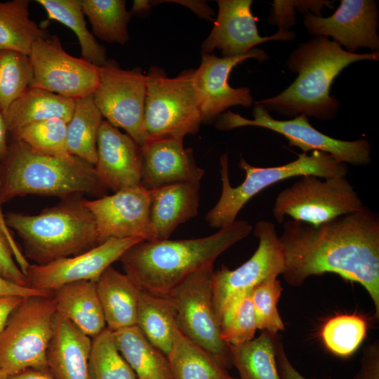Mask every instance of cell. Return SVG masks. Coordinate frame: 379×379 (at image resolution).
<instances>
[{"mask_svg": "<svg viewBox=\"0 0 379 379\" xmlns=\"http://www.w3.org/2000/svg\"><path fill=\"white\" fill-rule=\"evenodd\" d=\"M7 379H56L48 371L27 369L10 375Z\"/></svg>", "mask_w": 379, "mask_h": 379, "instance_id": "cell-47", "label": "cell"}, {"mask_svg": "<svg viewBox=\"0 0 379 379\" xmlns=\"http://www.w3.org/2000/svg\"><path fill=\"white\" fill-rule=\"evenodd\" d=\"M170 2H176L185 6L192 9L197 15L204 19L212 21L213 11L204 1H168Z\"/></svg>", "mask_w": 379, "mask_h": 379, "instance_id": "cell-46", "label": "cell"}, {"mask_svg": "<svg viewBox=\"0 0 379 379\" xmlns=\"http://www.w3.org/2000/svg\"><path fill=\"white\" fill-rule=\"evenodd\" d=\"M140 185L148 191L176 184L200 185L204 171L183 140H149L141 147Z\"/></svg>", "mask_w": 379, "mask_h": 379, "instance_id": "cell-20", "label": "cell"}, {"mask_svg": "<svg viewBox=\"0 0 379 379\" xmlns=\"http://www.w3.org/2000/svg\"><path fill=\"white\" fill-rule=\"evenodd\" d=\"M276 361L281 379H308L303 376L291 363L283 345L277 340Z\"/></svg>", "mask_w": 379, "mask_h": 379, "instance_id": "cell-44", "label": "cell"}, {"mask_svg": "<svg viewBox=\"0 0 379 379\" xmlns=\"http://www.w3.org/2000/svg\"><path fill=\"white\" fill-rule=\"evenodd\" d=\"M253 233L258 246L247 261L232 270L222 265L214 272L213 302L219 324L224 312L243 295L265 279L277 277L284 272V256L274 224L259 220Z\"/></svg>", "mask_w": 379, "mask_h": 379, "instance_id": "cell-13", "label": "cell"}, {"mask_svg": "<svg viewBox=\"0 0 379 379\" xmlns=\"http://www.w3.org/2000/svg\"><path fill=\"white\" fill-rule=\"evenodd\" d=\"M276 335L267 331L238 345H229L239 379H281L276 361Z\"/></svg>", "mask_w": 379, "mask_h": 379, "instance_id": "cell-32", "label": "cell"}, {"mask_svg": "<svg viewBox=\"0 0 379 379\" xmlns=\"http://www.w3.org/2000/svg\"><path fill=\"white\" fill-rule=\"evenodd\" d=\"M29 0L0 1V51L29 56L33 44L48 32L29 17Z\"/></svg>", "mask_w": 379, "mask_h": 379, "instance_id": "cell-29", "label": "cell"}, {"mask_svg": "<svg viewBox=\"0 0 379 379\" xmlns=\"http://www.w3.org/2000/svg\"><path fill=\"white\" fill-rule=\"evenodd\" d=\"M283 288L277 277H270L251 291L257 329L276 335L285 329L277 303Z\"/></svg>", "mask_w": 379, "mask_h": 379, "instance_id": "cell-40", "label": "cell"}, {"mask_svg": "<svg viewBox=\"0 0 379 379\" xmlns=\"http://www.w3.org/2000/svg\"><path fill=\"white\" fill-rule=\"evenodd\" d=\"M8 133L4 117L0 112V164L4 159L8 149Z\"/></svg>", "mask_w": 379, "mask_h": 379, "instance_id": "cell-48", "label": "cell"}, {"mask_svg": "<svg viewBox=\"0 0 379 379\" xmlns=\"http://www.w3.org/2000/svg\"><path fill=\"white\" fill-rule=\"evenodd\" d=\"M56 314L52 293L24 298L0 335V370L5 375L27 369L48 371L46 352Z\"/></svg>", "mask_w": 379, "mask_h": 379, "instance_id": "cell-8", "label": "cell"}, {"mask_svg": "<svg viewBox=\"0 0 379 379\" xmlns=\"http://www.w3.org/2000/svg\"><path fill=\"white\" fill-rule=\"evenodd\" d=\"M378 58V52L350 53L326 36H315L300 44L288 58L286 67L298 74L294 81L277 95L255 104L283 116L331 120L339 109V100L330 95L334 79L352 63Z\"/></svg>", "mask_w": 379, "mask_h": 379, "instance_id": "cell-3", "label": "cell"}, {"mask_svg": "<svg viewBox=\"0 0 379 379\" xmlns=\"http://www.w3.org/2000/svg\"><path fill=\"white\" fill-rule=\"evenodd\" d=\"M367 323L357 314H340L329 319L321 331L326 348L340 357L353 354L364 340Z\"/></svg>", "mask_w": 379, "mask_h": 379, "instance_id": "cell-37", "label": "cell"}, {"mask_svg": "<svg viewBox=\"0 0 379 379\" xmlns=\"http://www.w3.org/2000/svg\"><path fill=\"white\" fill-rule=\"evenodd\" d=\"M246 221L235 220L208 237L176 240L141 241L119 260L125 274L142 291L167 296L187 276L213 264L227 249L252 232Z\"/></svg>", "mask_w": 379, "mask_h": 379, "instance_id": "cell-2", "label": "cell"}, {"mask_svg": "<svg viewBox=\"0 0 379 379\" xmlns=\"http://www.w3.org/2000/svg\"><path fill=\"white\" fill-rule=\"evenodd\" d=\"M93 34L107 43L124 44L129 40L128 25L131 15L124 0H81Z\"/></svg>", "mask_w": 379, "mask_h": 379, "instance_id": "cell-34", "label": "cell"}, {"mask_svg": "<svg viewBox=\"0 0 379 379\" xmlns=\"http://www.w3.org/2000/svg\"><path fill=\"white\" fill-rule=\"evenodd\" d=\"M29 86L77 100L93 94L99 83V67L71 55L57 36L37 39L29 55Z\"/></svg>", "mask_w": 379, "mask_h": 379, "instance_id": "cell-14", "label": "cell"}, {"mask_svg": "<svg viewBox=\"0 0 379 379\" xmlns=\"http://www.w3.org/2000/svg\"><path fill=\"white\" fill-rule=\"evenodd\" d=\"M25 298L18 296H0V335L7 321L17 307Z\"/></svg>", "mask_w": 379, "mask_h": 379, "instance_id": "cell-45", "label": "cell"}, {"mask_svg": "<svg viewBox=\"0 0 379 379\" xmlns=\"http://www.w3.org/2000/svg\"><path fill=\"white\" fill-rule=\"evenodd\" d=\"M351 379H379V342L367 345L363 350L360 366Z\"/></svg>", "mask_w": 379, "mask_h": 379, "instance_id": "cell-42", "label": "cell"}, {"mask_svg": "<svg viewBox=\"0 0 379 379\" xmlns=\"http://www.w3.org/2000/svg\"><path fill=\"white\" fill-rule=\"evenodd\" d=\"M107 188L94 166L72 155L56 157L41 154L12 138L0 164V202L26 195L65 199L87 194L98 198Z\"/></svg>", "mask_w": 379, "mask_h": 379, "instance_id": "cell-4", "label": "cell"}, {"mask_svg": "<svg viewBox=\"0 0 379 379\" xmlns=\"http://www.w3.org/2000/svg\"><path fill=\"white\" fill-rule=\"evenodd\" d=\"M1 205H2V204H1V202H0V209H1Z\"/></svg>", "mask_w": 379, "mask_h": 379, "instance_id": "cell-52", "label": "cell"}, {"mask_svg": "<svg viewBox=\"0 0 379 379\" xmlns=\"http://www.w3.org/2000/svg\"><path fill=\"white\" fill-rule=\"evenodd\" d=\"M51 293L31 286L18 284L0 275V296L27 298L35 295H47Z\"/></svg>", "mask_w": 379, "mask_h": 379, "instance_id": "cell-43", "label": "cell"}, {"mask_svg": "<svg viewBox=\"0 0 379 379\" xmlns=\"http://www.w3.org/2000/svg\"><path fill=\"white\" fill-rule=\"evenodd\" d=\"M213 264L187 276L169 293L175 310L177 328L207 351L227 369L232 365L229 346L220 338L213 302Z\"/></svg>", "mask_w": 379, "mask_h": 379, "instance_id": "cell-10", "label": "cell"}, {"mask_svg": "<svg viewBox=\"0 0 379 379\" xmlns=\"http://www.w3.org/2000/svg\"><path fill=\"white\" fill-rule=\"evenodd\" d=\"M103 117L93 94L75 100L73 113L67 123V152L94 166L97 160V139Z\"/></svg>", "mask_w": 379, "mask_h": 379, "instance_id": "cell-31", "label": "cell"}, {"mask_svg": "<svg viewBox=\"0 0 379 379\" xmlns=\"http://www.w3.org/2000/svg\"><path fill=\"white\" fill-rule=\"evenodd\" d=\"M99 76L93 98L102 117L142 147L149 140L145 125L146 75L140 67L124 69L107 60L99 67Z\"/></svg>", "mask_w": 379, "mask_h": 379, "instance_id": "cell-12", "label": "cell"}, {"mask_svg": "<svg viewBox=\"0 0 379 379\" xmlns=\"http://www.w3.org/2000/svg\"><path fill=\"white\" fill-rule=\"evenodd\" d=\"M222 192L219 200L206 215L210 227L222 229L232 224L244 205L267 187L293 177L312 175L321 178L346 177L347 164L332 155L318 150L299 154L298 158L284 165L256 167L241 157L239 166L245 173L244 181L237 187L230 185L228 156L220 157Z\"/></svg>", "mask_w": 379, "mask_h": 379, "instance_id": "cell-6", "label": "cell"}, {"mask_svg": "<svg viewBox=\"0 0 379 379\" xmlns=\"http://www.w3.org/2000/svg\"><path fill=\"white\" fill-rule=\"evenodd\" d=\"M96 286L107 328L114 331L136 325L140 289L126 274L109 266Z\"/></svg>", "mask_w": 379, "mask_h": 379, "instance_id": "cell-25", "label": "cell"}, {"mask_svg": "<svg viewBox=\"0 0 379 379\" xmlns=\"http://www.w3.org/2000/svg\"><path fill=\"white\" fill-rule=\"evenodd\" d=\"M218 16L213 27L201 44V53H211L215 49L221 51L222 57L231 58L244 55L262 43L272 40L293 41V31L279 29L270 36H261L253 15L251 0H219Z\"/></svg>", "mask_w": 379, "mask_h": 379, "instance_id": "cell-19", "label": "cell"}, {"mask_svg": "<svg viewBox=\"0 0 379 379\" xmlns=\"http://www.w3.org/2000/svg\"><path fill=\"white\" fill-rule=\"evenodd\" d=\"M90 379H138L117 350L107 327L92 338L88 360Z\"/></svg>", "mask_w": 379, "mask_h": 379, "instance_id": "cell-35", "label": "cell"}, {"mask_svg": "<svg viewBox=\"0 0 379 379\" xmlns=\"http://www.w3.org/2000/svg\"><path fill=\"white\" fill-rule=\"evenodd\" d=\"M92 339L57 312L47 352L48 371L56 379H90Z\"/></svg>", "mask_w": 379, "mask_h": 379, "instance_id": "cell-22", "label": "cell"}, {"mask_svg": "<svg viewBox=\"0 0 379 379\" xmlns=\"http://www.w3.org/2000/svg\"><path fill=\"white\" fill-rule=\"evenodd\" d=\"M32 69L29 57L0 51V112L4 114L30 85Z\"/></svg>", "mask_w": 379, "mask_h": 379, "instance_id": "cell-38", "label": "cell"}, {"mask_svg": "<svg viewBox=\"0 0 379 379\" xmlns=\"http://www.w3.org/2000/svg\"><path fill=\"white\" fill-rule=\"evenodd\" d=\"M173 379H227V369L204 349L174 329L171 350L167 356Z\"/></svg>", "mask_w": 379, "mask_h": 379, "instance_id": "cell-30", "label": "cell"}, {"mask_svg": "<svg viewBox=\"0 0 379 379\" xmlns=\"http://www.w3.org/2000/svg\"><path fill=\"white\" fill-rule=\"evenodd\" d=\"M7 375L0 370V379H7Z\"/></svg>", "mask_w": 379, "mask_h": 379, "instance_id": "cell-50", "label": "cell"}, {"mask_svg": "<svg viewBox=\"0 0 379 379\" xmlns=\"http://www.w3.org/2000/svg\"><path fill=\"white\" fill-rule=\"evenodd\" d=\"M141 147L127 133L104 120L97 139L95 170L109 190L140 185Z\"/></svg>", "mask_w": 379, "mask_h": 379, "instance_id": "cell-21", "label": "cell"}, {"mask_svg": "<svg viewBox=\"0 0 379 379\" xmlns=\"http://www.w3.org/2000/svg\"><path fill=\"white\" fill-rule=\"evenodd\" d=\"M253 116L250 119L227 110L215 120V127L222 131L244 126L264 128L282 135L290 146L298 147L304 153L321 151L340 162L354 166H365L371 163V145L365 138L348 141L332 138L317 130L302 114L289 120L275 119L260 104H255Z\"/></svg>", "mask_w": 379, "mask_h": 379, "instance_id": "cell-11", "label": "cell"}, {"mask_svg": "<svg viewBox=\"0 0 379 379\" xmlns=\"http://www.w3.org/2000/svg\"><path fill=\"white\" fill-rule=\"evenodd\" d=\"M329 17L305 13L303 24L310 34L324 36L352 53L361 47L378 52V11L373 0H341Z\"/></svg>", "mask_w": 379, "mask_h": 379, "instance_id": "cell-18", "label": "cell"}, {"mask_svg": "<svg viewBox=\"0 0 379 379\" xmlns=\"http://www.w3.org/2000/svg\"><path fill=\"white\" fill-rule=\"evenodd\" d=\"M199 188L176 184L149 191V222L156 241L168 239L178 225L197 215Z\"/></svg>", "mask_w": 379, "mask_h": 379, "instance_id": "cell-23", "label": "cell"}, {"mask_svg": "<svg viewBox=\"0 0 379 379\" xmlns=\"http://www.w3.org/2000/svg\"><path fill=\"white\" fill-rule=\"evenodd\" d=\"M58 314L93 338L107 326L96 281L65 284L52 292Z\"/></svg>", "mask_w": 379, "mask_h": 379, "instance_id": "cell-24", "label": "cell"}, {"mask_svg": "<svg viewBox=\"0 0 379 379\" xmlns=\"http://www.w3.org/2000/svg\"><path fill=\"white\" fill-rule=\"evenodd\" d=\"M250 58L263 62L268 60L269 55L255 48L246 54L231 58H219L212 53L201 55V64L194 72V84L202 122L216 120L230 107H248L253 105V96L248 87L233 88L229 84L233 68Z\"/></svg>", "mask_w": 379, "mask_h": 379, "instance_id": "cell-16", "label": "cell"}, {"mask_svg": "<svg viewBox=\"0 0 379 379\" xmlns=\"http://www.w3.org/2000/svg\"><path fill=\"white\" fill-rule=\"evenodd\" d=\"M279 239L285 281L300 286L327 272L360 284L379 317V216L364 206L318 225L288 220Z\"/></svg>", "mask_w": 379, "mask_h": 379, "instance_id": "cell-1", "label": "cell"}, {"mask_svg": "<svg viewBox=\"0 0 379 379\" xmlns=\"http://www.w3.org/2000/svg\"><path fill=\"white\" fill-rule=\"evenodd\" d=\"M67 122L58 117L32 123L9 133L34 150L46 155L67 157Z\"/></svg>", "mask_w": 379, "mask_h": 379, "instance_id": "cell-36", "label": "cell"}, {"mask_svg": "<svg viewBox=\"0 0 379 379\" xmlns=\"http://www.w3.org/2000/svg\"><path fill=\"white\" fill-rule=\"evenodd\" d=\"M136 326L167 357L172 348L176 327L175 310L171 298L168 295H155L140 290Z\"/></svg>", "mask_w": 379, "mask_h": 379, "instance_id": "cell-28", "label": "cell"}, {"mask_svg": "<svg viewBox=\"0 0 379 379\" xmlns=\"http://www.w3.org/2000/svg\"><path fill=\"white\" fill-rule=\"evenodd\" d=\"M220 338L227 345H238L254 338L257 329L251 291L243 295L223 313Z\"/></svg>", "mask_w": 379, "mask_h": 379, "instance_id": "cell-39", "label": "cell"}, {"mask_svg": "<svg viewBox=\"0 0 379 379\" xmlns=\"http://www.w3.org/2000/svg\"><path fill=\"white\" fill-rule=\"evenodd\" d=\"M227 379H239V378H236L230 377V378H227Z\"/></svg>", "mask_w": 379, "mask_h": 379, "instance_id": "cell-51", "label": "cell"}, {"mask_svg": "<svg viewBox=\"0 0 379 379\" xmlns=\"http://www.w3.org/2000/svg\"><path fill=\"white\" fill-rule=\"evenodd\" d=\"M75 100L29 86L3 114L8 133L27 124L51 118L67 123L74 111Z\"/></svg>", "mask_w": 379, "mask_h": 379, "instance_id": "cell-26", "label": "cell"}, {"mask_svg": "<svg viewBox=\"0 0 379 379\" xmlns=\"http://www.w3.org/2000/svg\"><path fill=\"white\" fill-rule=\"evenodd\" d=\"M47 13L48 19L71 29L77 37L81 58L97 67L107 60L106 51L87 28L81 0H36Z\"/></svg>", "mask_w": 379, "mask_h": 379, "instance_id": "cell-33", "label": "cell"}, {"mask_svg": "<svg viewBox=\"0 0 379 379\" xmlns=\"http://www.w3.org/2000/svg\"><path fill=\"white\" fill-rule=\"evenodd\" d=\"M363 206L346 177L321 178L307 175L278 194L272 213L279 224L289 216L295 221L318 225Z\"/></svg>", "mask_w": 379, "mask_h": 379, "instance_id": "cell-9", "label": "cell"}, {"mask_svg": "<svg viewBox=\"0 0 379 379\" xmlns=\"http://www.w3.org/2000/svg\"><path fill=\"white\" fill-rule=\"evenodd\" d=\"M115 345L138 379H173L168 360L135 325L112 331Z\"/></svg>", "mask_w": 379, "mask_h": 379, "instance_id": "cell-27", "label": "cell"}, {"mask_svg": "<svg viewBox=\"0 0 379 379\" xmlns=\"http://www.w3.org/2000/svg\"><path fill=\"white\" fill-rule=\"evenodd\" d=\"M0 275L18 284L30 286L26 275L21 271L14 258L6 238L0 232Z\"/></svg>", "mask_w": 379, "mask_h": 379, "instance_id": "cell-41", "label": "cell"}, {"mask_svg": "<svg viewBox=\"0 0 379 379\" xmlns=\"http://www.w3.org/2000/svg\"><path fill=\"white\" fill-rule=\"evenodd\" d=\"M149 202L150 192L141 185L84 200L94 218L101 243L130 237L156 241L149 222Z\"/></svg>", "mask_w": 379, "mask_h": 379, "instance_id": "cell-15", "label": "cell"}, {"mask_svg": "<svg viewBox=\"0 0 379 379\" xmlns=\"http://www.w3.org/2000/svg\"><path fill=\"white\" fill-rule=\"evenodd\" d=\"M36 215L10 212L8 227L22 239L24 255L36 265L74 256L102 244L94 218L81 195L65 199Z\"/></svg>", "mask_w": 379, "mask_h": 379, "instance_id": "cell-5", "label": "cell"}, {"mask_svg": "<svg viewBox=\"0 0 379 379\" xmlns=\"http://www.w3.org/2000/svg\"><path fill=\"white\" fill-rule=\"evenodd\" d=\"M143 241L139 237L112 238L80 254L56 260L45 265L32 264L26 277L34 288L52 293L69 283L97 281L102 273L120 259L133 245Z\"/></svg>", "mask_w": 379, "mask_h": 379, "instance_id": "cell-17", "label": "cell"}, {"mask_svg": "<svg viewBox=\"0 0 379 379\" xmlns=\"http://www.w3.org/2000/svg\"><path fill=\"white\" fill-rule=\"evenodd\" d=\"M194 69H185L169 77L158 66L147 75L145 125L149 140H183L196 134L202 123L194 84Z\"/></svg>", "mask_w": 379, "mask_h": 379, "instance_id": "cell-7", "label": "cell"}, {"mask_svg": "<svg viewBox=\"0 0 379 379\" xmlns=\"http://www.w3.org/2000/svg\"><path fill=\"white\" fill-rule=\"evenodd\" d=\"M150 9V1L147 0H135L130 12L131 15L145 13Z\"/></svg>", "mask_w": 379, "mask_h": 379, "instance_id": "cell-49", "label": "cell"}]
</instances>
